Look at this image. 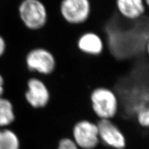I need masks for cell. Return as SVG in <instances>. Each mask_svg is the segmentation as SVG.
<instances>
[{
	"instance_id": "obj_1",
	"label": "cell",
	"mask_w": 149,
	"mask_h": 149,
	"mask_svg": "<svg viewBox=\"0 0 149 149\" xmlns=\"http://www.w3.org/2000/svg\"><path fill=\"white\" fill-rule=\"evenodd\" d=\"M89 99L93 113L98 119L113 120L118 114L119 100L111 88L96 87L90 92Z\"/></svg>"
},
{
	"instance_id": "obj_2",
	"label": "cell",
	"mask_w": 149,
	"mask_h": 149,
	"mask_svg": "<svg viewBox=\"0 0 149 149\" xmlns=\"http://www.w3.org/2000/svg\"><path fill=\"white\" fill-rule=\"evenodd\" d=\"M18 12L23 24L30 30H41L48 24V9L41 0H23Z\"/></svg>"
},
{
	"instance_id": "obj_3",
	"label": "cell",
	"mask_w": 149,
	"mask_h": 149,
	"mask_svg": "<svg viewBox=\"0 0 149 149\" xmlns=\"http://www.w3.org/2000/svg\"><path fill=\"white\" fill-rule=\"evenodd\" d=\"M58 11L60 17L67 24L81 26L90 18L91 3L90 0H61Z\"/></svg>"
},
{
	"instance_id": "obj_4",
	"label": "cell",
	"mask_w": 149,
	"mask_h": 149,
	"mask_svg": "<svg viewBox=\"0 0 149 149\" xmlns=\"http://www.w3.org/2000/svg\"><path fill=\"white\" fill-rule=\"evenodd\" d=\"M26 64L29 71L44 76H50L57 68V59L48 49L39 47L30 50L26 57Z\"/></svg>"
},
{
	"instance_id": "obj_5",
	"label": "cell",
	"mask_w": 149,
	"mask_h": 149,
	"mask_svg": "<svg viewBox=\"0 0 149 149\" xmlns=\"http://www.w3.org/2000/svg\"><path fill=\"white\" fill-rule=\"evenodd\" d=\"M72 136L80 149H95L100 143L97 124L89 120H81L74 124Z\"/></svg>"
},
{
	"instance_id": "obj_6",
	"label": "cell",
	"mask_w": 149,
	"mask_h": 149,
	"mask_svg": "<svg viewBox=\"0 0 149 149\" xmlns=\"http://www.w3.org/2000/svg\"><path fill=\"white\" fill-rule=\"evenodd\" d=\"M100 142L112 149H124L126 141L124 134L113 120L99 119L96 123Z\"/></svg>"
},
{
	"instance_id": "obj_7",
	"label": "cell",
	"mask_w": 149,
	"mask_h": 149,
	"mask_svg": "<svg viewBox=\"0 0 149 149\" xmlns=\"http://www.w3.org/2000/svg\"><path fill=\"white\" fill-rule=\"evenodd\" d=\"M25 93L27 102L34 109L44 108L51 100V92L44 81L36 77L29 78L27 82Z\"/></svg>"
},
{
	"instance_id": "obj_8",
	"label": "cell",
	"mask_w": 149,
	"mask_h": 149,
	"mask_svg": "<svg viewBox=\"0 0 149 149\" xmlns=\"http://www.w3.org/2000/svg\"><path fill=\"white\" fill-rule=\"evenodd\" d=\"M76 46L81 54L92 57L101 55L106 49L103 38L93 31L84 32L79 36L76 42Z\"/></svg>"
},
{
	"instance_id": "obj_9",
	"label": "cell",
	"mask_w": 149,
	"mask_h": 149,
	"mask_svg": "<svg viewBox=\"0 0 149 149\" xmlns=\"http://www.w3.org/2000/svg\"><path fill=\"white\" fill-rule=\"evenodd\" d=\"M114 6L119 16L129 21L140 19L147 11L143 0H114Z\"/></svg>"
},
{
	"instance_id": "obj_10",
	"label": "cell",
	"mask_w": 149,
	"mask_h": 149,
	"mask_svg": "<svg viewBox=\"0 0 149 149\" xmlns=\"http://www.w3.org/2000/svg\"><path fill=\"white\" fill-rule=\"evenodd\" d=\"M15 119L13 106L10 101L0 97V127L11 124Z\"/></svg>"
},
{
	"instance_id": "obj_11",
	"label": "cell",
	"mask_w": 149,
	"mask_h": 149,
	"mask_svg": "<svg viewBox=\"0 0 149 149\" xmlns=\"http://www.w3.org/2000/svg\"><path fill=\"white\" fill-rule=\"evenodd\" d=\"M20 142L17 135L9 129L0 130V149H19Z\"/></svg>"
},
{
	"instance_id": "obj_12",
	"label": "cell",
	"mask_w": 149,
	"mask_h": 149,
	"mask_svg": "<svg viewBox=\"0 0 149 149\" xmlns=\"http://www.w3.org/2000/svg\"><path fill=\"white\" fill-rule=\"evenodd\" d=\"M136 120L139 126L149 129V106L138 112Z\"/></svg>"
},
{
	"instance_id": "obj_13",
	"label": "cell",
	"mask_w": 149,
	"mask_h": 149,
	"mask_svg": "<svg viewBox=\"0 0 149 149\" xmlns=\"http://www.w3.org/2000/svg\"><path fill=\"white\" fill-rule=\"evenodd\" d=\"M57 149H80L71 138H63L58 142Z\"/></svg>"
},
{
	"instance_id": "obj_14",
	"label": "cell",
	"mask_w": 149,
	"mask_h": 149,
	"mask_svg": "<svg viewBox=\"0 0 149 149\" xmlns=\"http://www.w3.org/2000/svg\"><path fill=\"white\" fill-rule=\"evenodd\" d=\"M6 49V44L5 40L2 36H0V57L5 52Z\"/></svg>"
},
{
	"instance_id": "obj_15",
	"label": "cell",
	"mask_w": 149,
	"mask_h": 149,
	"mask_svg": "<svg viewBox=\"0 0 149 149\" xmlns=\"http://www.w3.org/2000/svg\"><path fill=\"white\" fill-rule=\"evenodd\" d=\"M4 78L1 74H0V97H1L4 93Z\"/></svg>"
},
{
	"instance_id": "obj_16",
	"label": "cell",
	"mask_w": 149,
	"mask_h": 149,
	"mask_svg": "<svg viewBox=\"0 0 149 149\" xmlns=\"http://www.w3.org/2000/svg\"><path fill=\"white\" fill-rule=\"evenodd\" d=\"M144 50H145V53L146 55L149 58V37L146 42V44L145 45V49H144Z\"/></svg>"
},
{
	"instance_id": "obj_17",
	"label": "cell",
	"mask_w": 149,
	"mask_h": 149,
	"mask_svg": "<svg viewBox=\"0 0 149 149\" xmlns=\"http://www.w3.org/2000/svg\"><path fill=\"white\" fill-rule=\"evenodd\" d=\"M144 3H145V5L147 8L148 10H149V0H143Z\"/></svg>"
}]
</instances>
